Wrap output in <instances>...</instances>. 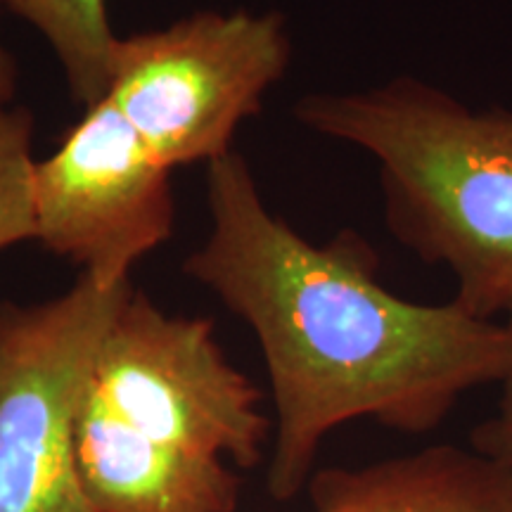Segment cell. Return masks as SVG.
I'll return each mask as SVG.
<instances>
[{
	"label": "cell",
	"mask_w": 512,
	"mask_h": 512,
	"mask_svg": "<svg viewBox=\"0 0 512 512\" xmlns=\"http://www.w3.org/2000/svg\"><path fill=\"white\" fill-rule=\"evenodd\" d=\"M470 446L501 465L512 477V370L501 382V401L494 418L484 420L470 434Z\"/></svg>",
	"instance_id": "obj_10"
},
{
	"label": "cell",
	"mask_w": 512,
	"mask_h": 512,
	"mask_svg": "<svg viewBox=\"0 0 512 512\" xmlns=\"http://www.w3.org/2000/svg\"><path fill=\"white\" fill-rule=\"evenodd\" d=\"M131 290V275L81 271L48 302H0V512H93L76 467V418Z\"/></svg>",
	"instance_id": "obj_5"
},
{
	"label": "cell",
	"mask_w": 512,
	"mask_h": 512,
	"mask_svg": "<svg viewBox=\"0 0 512 512\" xmlns=\"http://www.w3.org/2000/svg\"><path fill=\"white\" fill-rule=\"evenodd\" d=\"M311 512H512V477L477 448L439 444L366 467L313 470Z\"/></svg>",
	"instance_id": "obj_7"
},
{
	"label": "cell",
	"mask_w": 512,
	"mask_h": 512,
	"mask_svg": "<svg viewBox=\"0 0 512 512\" xmlns=\"http://www.w3.org/2000/svg\"><path fill=\"white\" fill-rule=\"evenodd\" d=\"M3 8V5H0ZM17 91V62L0 46V107H8Z\"/></svg>",
	"instance_id": "obj_11"
},
{
	"label": "cell",
	"mask_w": 512,
	"mask_h": 512,
	"mask_svg": "<svg viewBox=\"0 0 512 512\" xmlns=\"http://www.w3.org/2000/svg\"><path fill=\"white\" fill-rule=\"evenodd\" d=\"M0 5L41 31L79 105L91 110L110 95L119 36L110 27L105 0H0Z\"/></svg>",
	"instance_id": "obj_8"
},
{
	"label": "cell",
	"mask_w": 512,
	"mask_h": 512,
	"mask_svg": "<svg viewBox=\"0 0 512 512\" xmlns=\"http://www.w3.org/2000/svg\"><path fill=\"white\" fill-rule=\"evenodd\" d=\"M311 131L380 162L389 233L456 278L467 313L512 323V110L465 105L399 76L356 93H313L294 105Z\"/></svg>",
	"instance_id": "obj_3"
},
{
	"label": "cell",
	"mask_w": 512,
	"mask_h": 512,
	"mask_svg": "<svg viewBox=\"0 0 512 512\" xmlns=\"http://www.w3.org/2000/svg\"><path fill=\"white\" fill-rule=\"evenodd\" d=\"M38 242L81 271L128 278L174 233L171 169L110 100L36 162Z\"/></svg>",
	"instance_id": "obj_6"
},
{
	"label": "cell",
	"mask_w": 512,
	"mask_h": 512,
	"mask_svg": "<svg viewBox=\"0 0 512 512\" xmlns=\"http://www.w3.org/2000/svg\"><path fill=\"white\" fill-rule=\"evenodd\" d=\"M211 233L183 271L254 330L271 380L268 494L306 489L320 444L349 420L403 434L439 427L460 396L512 370V323L458 302L415 304L380 280L356 230L311 245L268 211L245 157L207 164Z\"/></svg>",
	"instance_id": "obj_1"
},
{
	"label": "cell",
	"mask_w": 512,
	"mask_h": 512,
	"mask_svg": "<svg viewBox=\"0 0 512 512\" xmlns=\"http://www.w3.org/2000/svg\"><path fill=\"white\" fill-rule=\"evenodd\" d=\"M280 12L202 10L119 38L110 100L169 166L226 157L242 121L290 67Z\"/></svg>",
	"instance_id": "obj_4"
},
{
	"label": "cell",
	"mask_w": 512,
	"mask_h": 512,
	"mask_svg": "<svg viewBox=\"0 0 512 512\" xmlns=\"http://www.w3.org/2000/svg\"><path fill=\"white\" fill-rule=\"evenodd\" d=\"M209 318L166 313L133 287L95 354L76 418L93 512H238L233 467L264 460L273 422Z\"/></svg>",
	"instance_id": "obj_2"
},
{
	"label": "cell",
	"mask_w": 512,
	"mask_h": 512,
	"mask_svg": "<svg viewBox=\"0 0 512 512\" xmlns=\"http://www.w3.org/2000/svg\"><path fill=\"white\" fill-rule=\"evenodd\" d=\"M34 114L27 107H0V249L38 242Z\"/></svg>",
	"instance_id": "obj_9"
}]
</instances>
